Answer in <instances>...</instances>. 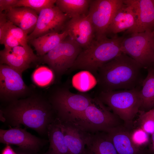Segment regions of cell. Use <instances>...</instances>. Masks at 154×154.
Here are the masks:
<instances>
[{"label":"cell","instance_id":"cell-8","mask_svg":"<svg viewBox=\"0 0 154 154\" xmlns=\"http://www.w3.org/2000/svg\"><path fill=\"white\" fill-rule=\"evenodd\" d=\"M82 48L68 36L48 53L41 57L57 76H61L72 67Z\"/></svg>","mask_w":154,"mask_h":154},{"label":"cell","instance_id":"cell-20","mask_svg":"<svg viewBox=\"0 0 154 154\" xmlns=\"http://www.w3.org/2000/svg\"><path fill=\"white\" fill-rule=\"evenodd\" d=\"M47 135L49 146L43 154H70L62 132L61 122L56 118L49 126Z\"/></svg>","mask_w":154,"mask_h":154},{"label":"cell","instance_id":"cell-23","mask_svg":"<svg viewBox=\"0 0 154 154\" xmlns=\"http://www.w3.org/2000/svg\"><path fill=\"white\" fill-rule=\"evenodd\" d=\"M90 0H56V6L71 18L87 15Z\"/></svg>","mask_w":154,"mask_h":154},{"label":"cell","instance_id":"cell-40","mask_svg":"<svg viewBox=\"0 0 154 154\" xmlns=\"http://www.w3.org/2000/svg\"><path fill=\"white\" fill-rule=\"evenodd\" d=\"M152 33L154 35V27H153V30L152 31Z\"/></svg>","mask_w":154,"mask_h":154},{"label":"cell","instance_id":"cell-14","mask_svg":"<svg viewBox=\"0 0 154 154\" xmlns=\"http://www.w3.org/2000/svg\"><path fill=\"white\" fill-rule=\"evenodd\" d=\"M60 122L70 154H85L86 145L91 133L74 122L67 121Z\"/></svg>","mask_w":154,"mask_h":154},{"label":"cell","instance_id":"cell-25","mask_svg":"<svg viewBox=\"0 0 154 154\" xmlns=\"http://www.w3.org/2000/svg\"><path fill=\"white\" fill-rule=\"evenodd\" d=\"M72 83L73 87L81 92H85L93 88L97 84L95 77L88 71L82 70L73 77Z\"/></svg>","mask_w":154,"mask_h":154},{"label":"cell","instance_id":"cell-19","mask_svg":"<svg viewBox=\"0 0 154 154\" xmlns=\"http://www.w3.org/2000/svg\"><path fill=\"white\" fill-rule=\"evenodd\" d=\"M85 154H118L108 133H91L86 147Z\"/></svg>","mask_w":154,"mask_h":154},{"label":"cell","instance_id":"cell-26","mask_svg":"<svg viewBox=\"0 0 154 154\" xmlns=\"http://www.w3.org/2000/svg\"><path fill=\"white\" fill-rule=\"evenodd\" d=\"M32 79L36 84L40 86H45L49 85L53 81L54 73L50 69L45 66H41L33 72Z\"/></svg>","mask_w":154,"mask_h":154},{"label":"cell","instance_id":"cell-2","mask_svg":"<svg viewBox=\"0 0 154 154\" xmlns=\"http://www.w3.org/2000/svg\"><path fill=\"white\" fill-rule=\"evenodd\" d=\"M142 68L133 59L122 53L101 66L95 77L101 91L132 89L141 84Z\"/></svg>","mask_w":154,"mask_h":154},{"label":"cell","instance_id":"cell-37","mask_svg":"<svg viewBox=\"0 0 154 154\" xmlns=\"http://www.w3.org/2000/svg\"><path fill=\"white\" fill-rule=\"evenodd\" d=\"M151 150L153 153L154 154V133L151 135Z\"/></svg>","mask_w":154,"mask_h":154},{"label":"cell","instance_id":"cell-15","mask_svg":"<svg viewBox=\"0 0 154 154\" xmlns=\"http://www.w3.org/2000/svg\"><path fill=\"white\" fill-rule=\"evenodd\" d=\"M133 8L137 15L135 26L127 33L152 31L154 26V0H124Z\"/></svg>","mask_w":154,"mask_h":154},{"label":"cell","instance_id":"cell-4","mask_svg":"<svg viewBox=\"0 0 154 154\" xmlns=\"http://www.w3.org/2000/svg\"><path fill=\"white\" fill-rule=\"evenodd\" d=\"M141 89L138 86L130 90L101 91L97 97L130 130L132 129L133 120L141 106Z\"/></svg>","mask_w":154,"mask_h":154},{"label":"cell","instance_id":"cell-6","mask_svg":"<svg viewBox=\"0 0 154 154\" xmlns=\"http://www.w3.org/2000/svg\"><path fill=\"white\" fill-rule=\"evenodd\" d=\"M92 98L84 93L75 94L67 88H59L48 100L56 118L61 122L74 121L87 108Z\"/></svg>","mask_w":154,"mask_h":154},{"label":"cell","instance_id":"cell-28","mask_svg":"<svg viewBox=\"0 0 154 154\" xmlns=\"http://www.w3.org/2000/svg\"><path fill=\"white\" fill-rule=\"evenodd\" d=\"M130 135L132 141L137 147L141 149L149 141V135L139 127L130 131Z\"/></svg>","mask_w":154,"mask_h":154},{"label":"cell","instance_id":"cell-30","mask_svg":"<svg viewBox=\"0 0 154 154\" xmlns=\"http://www.w3.org/2000/svg\"><path fill=\"white\" fill-rule=\"evenodd\" d=\"M140 127L149 135L154 133V118L148 112L139 111Z\"/></svg>","mask_w":154,"mask_h":154},{"label":"cell","instance_id":"cell-35","mask_svg":"<svg viewBox=\"0 0 154 154\" xmlns=\"http://www.w3.org/2000/svg\"><path fill=\"white\" fill-rule=\"evenodd\" d=\"M15 150L17 154H40V152L19 147L15 148Z\"/></svg>","mask_w":154,"mask_h":154},{"label":"cell","instance_id":"cell-29","mask_svg":"<svg viewBox=\"0 0 154 154\" xmlns=\"http://www.w3.org/2000/svg\"><path fill=\"white\" fill-rule=\"evenodd\" d=\"M6 33L11 35L17 39L21 45H28V35L21 29L8 21L6 26L5 35Z\"/></svg>","mask_w":154,"mask_h":154},{"label":"cell","instance_id":"cell-17","mask_svg":"<svg viewBox=\"0 0 154 154\" xmlns=\"http://www.w3.org/2000/svg\"><path fill=\"white\" fill-rule=\"evenodd\" d=\"M117 11L108 28L107 35L117 33L132 29L137 21V15L133 8L124 2Z\"/></svg>","mask_w":154,"mask_h":154},{"label":"cell","instance_id":"cell-32","mask_svg":"<svg viewBox=\"0 0 154 154\" xmlns=\"http://www.w3.org/2000/svg\"><path fill=\"white\" fill-rule=\"evenodd\" d=\"M1 44H4L5 48L11 49L19 45H21L18 40L11 35L6 33L3 39Z\"/></svg>","mask_w":154,"mask_h":154},{"label":"cell","instance_id":"cell-5","mask_svg":"<svg viewBox=\"0 0 154 154\" xmlns=\"http://www.w3.org/2000/svg\"><path fill=\"white\" fill-rule=\"evenodd\" d=\"M73 121L90 133H108L124 126L123 121L98 97L92 98L86 109Z\"/></svg>","mask_w":154,"mask_h":154},{"label":"cell","instance_id":"cell-3","mask_svg":"<svg viewBox=\"0 0 154 154\" xmlns=\"http://www.w3.org/2000/svg\"><path fill=\"white\" fill-rule=\"evenodd\" d=\"M124 37L116 35L110 38L94 39L82 50L70 70H87L95 76L101 66L123 53L121 44Z\"/></svg>","mask_w":154,"mask_h":154},{"label":"cell","instance_id":"cell-31","mask_svg":"<svg viewBox=\"0 0 154 154\" xmlns=\"http://www.w3.org/2000/svg\"><path fill=\"white\" fill-rule=\"evenodd\" d=\"M11 50L14 54L25 58L31 63L41 60V57L36 55L28 45L16 46L11 49Z\"/></svg>","mask_w":154,"mask_h":154},{"label":"cell","instance_id":"cell-7","mask_svg":"<svg viewBox=\"0 0 154 154\" xmlns=\"http://www.w3.org/2000/svg\"><path fill=\"white\" fill-rule=\"evenodd\" d=\"M121 44L123 53L131 57L141 66L148 68L154 59V35L151 31L130 34Z\"/></svg>","mask_w":154,"mask_h":154},{"label":"cell","instance_id":"cell-27","mask_svg":"<svg viewBox=\"0 0 154 154\" xmlns=\"http://www.w3.org/2000/svg\"><path fill=\"white\" fill-rule=\"evenodd\" d=\"M56 0H18L13 7H26L35 10L39 14L42 9L52 7Z\"/></svg>","mask_w":154,"mask_h":154},{"label":"cell","instance_id":"cell-9","mask_svg":"<svg viewBox=\"0 0 154 154\" xmlns=\"http://www.w3.org/2000/svg\"><path fill=\"white\" fill-rule=\"evenodd\" d=\"M123 0H91L87 16L94 27L96 39L107 37L108 28Z\"/></svg>","mask_w":154,"mask_h":154},{"label":"cell","instance_id":"cell-10","mask_svg":"<svg viewBox=\"0 0 154 154\" xmlns=\"http://www.w3.org/2000/svg\"><path fill=\"white\" fill-rule=\"evenodd\" d=\"M29 88L25 83L22 75L5 64L0 66L1 100L9 103L29 95Z\"/></svg>","mask_w":154,"mask_h":154},{"label":"cell","instance_id":"cell-36","mask_svg":"<svg viewBox=\"0 0 154 154\" xmlns=\"http://www.w3.org/2000/svg\"><path fill=\"white\" fill-rule=\"evenodd\" d=\"M1 154H17L9 145H6V146L2 151Z\"/></svg>","mask_w":154,"mask_h":154},{"label":"cell","instance_id":"cell-11","mask_svg":"<svg viewBox=\"0 0 154 154\" xmlns=\"http://www.w3.org/2000/svg\"><path fill=\"white\" fill-rule=\"evenodd\" d=\"M69 17L56 5L42 10L34 31L28 35V41L46 34L58 32L64 29Z\"/></svg>","mask_w":154,"mask_h":154},{"label":"cell","instance_id":"cell-18","mask_svg":"<svg viewBox=\"0 0 154 154\" xmlns=\"http://www.w3.org/2000/svg\"><path fill=\"white\" fill-rule=\"evenodd\" d=\"M130 131L125 127L123 126L107 133L118 154H142V150L132 141Z\"/></svg>","mask_w":154,"mask_h":154},{"label":"cell","instance_id":"cell-38","mask_svg":"<svg viewBox=\"0 0 154 154\" xmlns=\"http://www.w3.org/2000/svg\"><path fill=\"white\" fill-rule=\"evenodd\" d=\"M147 112L154 118V108Z\"/></svg>","mask_w":154,"mask_h":154},{"label":"cell","instance_id":"cell-21","mask_svg":"<svg viewBox=\"0 0 154 154\" xmlns=\"http://www.w3.org/2000/svg\"><path fill=\"white\" fill-rule=\"evenodd\" d=\"M68 34L65 30L61 33L52 32L46 34L30 40L36 50L37 54L41 57L48 53L64 40Z\"/></svg>","mask_w":154,"mask_h":154},{"label":"cell","instance_id":"cell-22","mask_svg":"<svg viewBox=\"0 0 154 154\" xmlns=\"http://www.w3.org/2000/svg\"><path fill=\"white\" fill-rule=\"evenodd\" d=\"M140 90L141 105L139 111L147 112L154 106V70L148 68L146 77L143 80Z\"/></svg>","mask_w":154,"mask_h":154},{"label":"cell","instance_id":"cell-34","mask_svg":"<svg viewBox=\"0 0 154 154\" xmlns=\"http://www.w3.org/2000/svg\"><path fill=\"white\" fill-rule=\"evenodd\" d=\"M18 0H0V12L13 7Z\"/></svg>","mask_w":154,"mask_h":154},{"label":"cell","instance_id":"cell-39","mask_svg":"<svg viewBox=\"0 0 154 154\" xmlns=\"http://www.w3.org/2000/svg\"><path fill=\"white\" fill-rule=\"evenodd\" d=\"M151 66V67L154 70V59Z\"/></svg>","mask_w":154,"mask_h":154},{"label":"cell","instance_id":"cell-16","mask_svg":"<svg viewBox=\"0 0 154 154\" xmlns=\"http://www.w3.org/2000/svg\"><path fill=\"white\" fill-rule=\"evenodd\" d=\"M8 21L22 29L28 35L35 29L38 15L28 7H11L5 11Z\"/></svg>","mask_w":154,"mask_h":154},{"label":"cell","instance_id":"cell-24","mask_svg":"<svg viewBox=\"0 0 154 154\" xmlns=\"http://www.w3.org/2000/svg\"><path fill=\"white\" fill-rule=\"evenodd\" d=\"M11 49L4 48L0 52V64L7 65L22 75L31 62L25 58L14 54Z\"/></svg>","mask_w":154,"mask_h":154},{"label":"cell","instance_id":"cell-33","mask_svg":"<svg viewBox=\"0 0 154 154\" xmlns=\"http://www.w3.org/2000/svg\"><path fill=\"white\" fill-rule=\"evenodd\" d=\"M7 21L5 13L0 12V43L1 44L5 35L6 24Z\"/></svg>","mask_w":154,"mask_h":154},{"label":"cell","instance_id":"cell-13","mask_svg":"<svg viewBox=\"0 0 154 154\" xmlns=\"http://www.w3.org/2000/svg\"><path fill=\"white\" fill-rule=\"evenodd\" d=\"M63 30L83 49L89 46L95 37L94 27L87 15L71 18Z\"/></svg>","mask_w":154,"mask_h":154},{"label":"cell","instance_id":"cell-12","mask_svg":"<svg viewBox=\"0 0 154 154\" xmlns=\"http://www.w3.org/2000/svg\"><path fill=\"white\" fill-rule=\"evenodd\" d=\"M0 142L40 152L49 142L48 140L32 135L25 129L15 127L7 129H0Z\"/></svg>","mask_w":154,"mask_h":154},{"label":"cell","instance_id":"cell-1","mask_svg":"<svg viewBox=\"0 0 154 154\" xmlns=\"http://www.w3.org/2000/svg\"><path fill=\"white\" fill-rule=\"evenodd\" d=\"M0 120L11 127H26L41 136L47 135L49 125L56 118L48 99L32 95L8 104L0 110Z\"/></svg>","mask_w":154,"mask_h":154}]
</instances>
